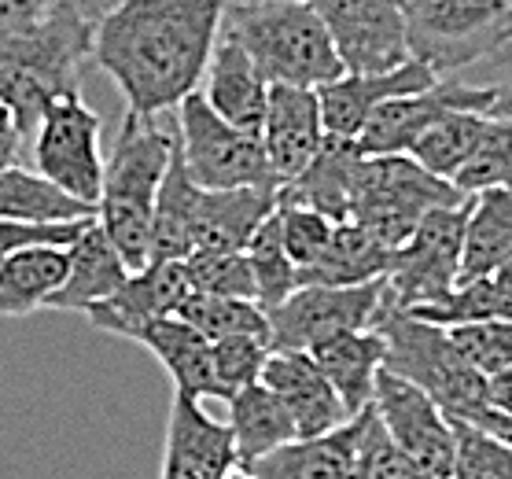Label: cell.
<instances>
[{
	"label": "cell",
	"mask_w": 512,
	"mask_h": 479,
	"mask_svg": "<svg viewBox=\"0 0 512 479\" xmlns=\"http://www.w3.org/2000/svg\"><path fill=\"white\" fill-rule=\"evenodd\" d=\"M222 19L225 0H118L96 19L93 63L129 115L159 118L199 93Z\"/></svg>",
	"instance_id": "cell-1"
},
{
	"label": "cell",
	"mask_w": 512,
	"mask_h": 479,
	"mask_svg": "<svg viewBox=\"0 0 512 479\" xmlns=\"http://www.w3.org/2000/svg\"><path fill=\"white\" fill-rule=\"evenodd\" d=\"M93 4L67 0L26 30L0 37V107L30 137L45 111L63 96L82 93V71L93 59Z\"/></svg>",
	"instance_id": "cell-2"
},
{
	"label": "cell",
	"mask_w": 512,
	"mask_h": 479,
	"mask_svg": "<svg viewBox=\"0 0 512 479\" xmlns=\"http://www.w3.org/2000/svg\"><path fill=\"white\" fill-rule=\"evenodd\" d=\"M376 332L387 339V373L402 376L443 409L454 424H472L512 446V417L490 402V376H483L454 343L450 328L428 325L391 303L380 314Z\"/></svg>",
	"instance_id": "cell-3"
},
{
	"label": "cell",
	"mask_w": 512,
	"mask_h": 479,
	"mask_svg": "<svg viewBox=\"0 0 512 479\" xmlns=\"http://www.w3.org/2000/svg\"><path fill=\"white\" fill-rule=\"evenodd\" d=\"M174 159V129L159 118H122L115 148L104 163V188L96 199V225L115 244L129 273L152 262V214Z\"/></svg>",
	"instance_id": "cell-4"
},
{
	"label": "cell",
	"mask_w": 512,
	"mask_h": 479,
	"mask_svg": "<svg viewBox=\"0 0 512 479\" xmlns=\"http://www.w3.org/2000/svg\"><path fill=\"white\" fill-rule=\"evenodd\" d=\"M222 30L255 59L269 85L325 89L347 74L325 23L306 0L225 4Z\"/></svg>",
	"instance_id": "cell-5"
},
{
	"label": "cell",
	"mask_w": 512,
	"mask_h": 479,
	"mask_svg": "<svg viewBox=\"0 0 512 479\" xmlns=\"http://www.w3.org/2000/svg\"><path fill=\"white\" fill-rule=\"evenodd\" d=\"M409 59L435 78L487 67L512 41V0H402Z\"/></svg>",
	"instance_id": "cell-6"
},
{
	"label": "cell",
	"mask_w": 512,
	"mask_h": 479,
	"mask_svg": "<svg viewBox=\"0 0 512 479\" xmlns=\"http://www.w3.org/2000/svg\"><path fill=\"white\" fill-rule=\"evenodd\" d=\"M465 199L450 181L428 174L409 155H365L354 177L350 222L398 251L431 211L457 207Z\"/></svg>",
	"instance_id": "cell-7"
},
{
	"label": "cell",
	"mask_w": 512,
	"mask_h": 479,
	"mask_svg": "<svg viewBox=\"0 0 512 479\" xmlns=\"http://www.w3.org/2000/svg\"><path fill=\"white\" fill-rule=\"evenodd\" d=\"M177 144L185 155L192 181L207 192H229V188H269L277 192L280 181L266 159L262 137L229 126L207 107V100L192 93L177 107Z\"/></svg>",
	"instance_id": "cell-8"
},
{
	"label": "cell",
	"mask_w": 512,
	"mask_h": 479,
	"mask_svg": "<svg viewBox=\"0 0 512 479\" xmlns=\"http://www.w3.org/2000/svg\"><path fill=\"white\" fill-rule=\"evenodd\" d=\"M468 199L457 207H439L413 229L406 244L395 251L387 273V295L398 310H424L443 303L461 284L465 258Z\"/></svg>",
	"instance_id": "cell-9"
},
{
	"label": "cell",
	"mask_w": 512,
	"mask_h": 479,
	"mask_svg": "<svg viewBox=\"0 0 512 479\" xmlns=\"http://www.w3.org/2000/svg\"><path fill=\"white\" fill-rule=\"evenodd\" d=\"M34 163L45 181L96 211L107 159L100 152V115L85 104L82 93L56 100L37 122Z\"/></svg>",
	"instance_id": "cell-10"
},
{
	"label": "cell",
	"mask_w": 512,
	"mask_h": 479,
	"mask_svg": "<svg viewBox=\"0 0 512 479\" xmlns=\"http://www.w3.org/2000/svg\"><path fill=\"white\" fill-rule=\"evenodd\" d=\"M387 306V281L358 288H295L288 303L269 310V351H314L339 332H369Z\"/></svg>",
	"instance_id": "cell-11"
},
{
	"label": "cell",
	"mask_w": 512,
	"mask_h": 479,
	"mask_svg": "<svg viewBox=\"0 0 512 479\" xmlns=\"http://www.w3.org/2000/svg\"><path fill=\"white\" fill-rule=\"evenodd\" d=\"M347 74H387L409 59L402 0H306Z\"/></svg>",
	"instance_id": "cell-12"
},
{
	"label": "cell",
	"mask_w": 512,
	"mask_h": 479,
	"mask_svg": "<svg viewBox=\"0 0 512 479\" xmlns=\"http://www.w3.org/2000/svg\"><path fill=\"white\" fill-rule=\"evenodd\" d=\"M373 409L376 417H380V424L387 428V435H391V443L420 472H428L431 479L454 476V461H457L454 421L420 387H413L409 380L384 369L380 380H376Z\"/></svg>",
	"instance_id": "cell-13"
},
{
	"label": "cell",
	"mask_w": 512,
	"mask_h": 479,
	"mask_svg": "<svg viewBox=\"0 0 512 479\" xmlns=\"http://www.w3.org/2000/svg\"><path fill=\"white\" fill-rule=\"evenodd\" d=\"M494 107V85L461 82V78H439L424 93L387 100L376 107L369 126L361 129L358 148L361 155H406L420 133L443 118L446 111H483L490 115Z\"/></svg>",
	"instance_id": "cell-14"
},
{
	"label": "cell",
	"mask_w": 512,
	"mask_h": 479,
	"mask_svg": "<svg viewBox=\"0 0 512 479\" xmlns=\"http://www.w3.org/2000/svg\"><path fill=\"white\" fill-rule=\"evenodd\" d=\"M435 82L439 78L417 59H406L402 67L387 74H343L336 82H328L325 89H317L325 133L336 141H358L361 129L369 126V118L376 115V107L387 104V100L424 93Z\"/></svg>",
	"instance_id": "cell-15"
},
{
	"label": "cell",
	"mask_w": 512,
	"mask_h": 479,
	"mask_svg": "<svg viewBox=\"0 0 512 479\" xmlns=\"http://www.w3.org/2000/svg\"><path fill=\"white\" fill-rule=\"evenodd\" d=\"M188 295H192V284H188L185 262H148L144 269L129 273V281L111 299L89 306L85 317L100 332L137 339L144 325H152L159 317H177Z\"/></svg>",
	"instance_id": "cell-16"
},
{
	"label": "cell",
	"mask_w": 512,
	"mask_h": 479,
	"mask_svg": "<svg viewBox=\"0 0 512 479\" xmlns=\"http://www.w3.org/2000/svg\"><path fill=\"white\" fill-rule=\"evenodd\" d=\"M240 465L233 432L199 406V398L174 395L159 479H222Z\"/></svg>",
	"instance_id": "cell-17"
},
{
	"label": "cell",
	"mask_w": 512,
	"mask_h": 479,
	"mask_svg": "<svg viewBox=\"0 0 512 479\" xmlns=\"http://www.w3.org/2000/svg\"><path fill=\"white\" fill-rule=\"evenodd\" d=\"M262 148L273 166L277 181L299 177L314 155L325 148L328 133L321 122V100L317 89H295V85H269L266 118H262Z\"/></svg>",
	"instance_id": "cell-18"
},
{
	"label": "cell",
	"mask_w": 512,
	"mask_h": 479,
	"mask_svg": "<svg viewBox=\"0 0 512 479\" xmlns=\"http://www.w3.org/2000/svg\"><path fill=\"white\" fill-rule=\"evenodd\" d=\"M262 384L284 402L295 421V439H321L350 421L339 395L306 351H269Z\"/></svg>",
	"instance_id": "cell-19"
},
{
	"label": "cell",
	"mask_w": 512,
	"mask_h": 479,
	"mask_svg": "<svg viewBox=\"0 0 512 479\" xmlns=\"http://www.w3.org/2000/svg\"><path fill=\"white\" fill-rule=\"evenodd\" d=\"M273 211H277V192L269 188H229V192L203 188L196 218H192V255L247 251V244L273 218Z\"/></svg>",
	"instance_id": "cell-20"
},
{
	"label": "cell",
	"mask_w": 512,
	"mask_h": 479,
	"mask_svg": "<svg viewBox=\"0 0 512 479\" xmlns=\"http://www.w3.org/2000/svg\"><path fill=\"white\" fill-rule=\"evenodd\" d=\"M199 96L207 100V107L218 118H225L229 126L244 129V133H262V118H266V100H269V82L255 67V59L247 56L244 48L236 45L233 37L225 34L214 45V56L207 63V78Z\"/></svg>",
	"instance_id": "cell-21"
},
{
	"label": "cell",
	"mask_w": 512,
	"mask_h": 479,
	"mask_svg": "<svg viewBox=\"0 0 512 479\" xmlns=\"http://www.w3.org/2000/svg\"><path fill=\"white\" fill-rule=\"evenodd\" d=\"M358 141H336L328 137L325 148L314 155L299 177H291L277 188L280 207H303V211L325 214L328 222H350V196H354V177L361 166Z\"/></svg>",
	"instance_id": "cell-22"
},
{
	"label": "cell",
	"mask_w": 512,
	"mask_h": 479,
	"mask_svg": "<svg viewBox=\"0 0 512 479\" xmlns=\"http://www.w3.org/2000/svg\"><path fill=\"white\" fill-rule=\"evenodd\" d=\"M325 373L332 391L339 395L347 417H358L373 406L376 380L387 362V339L369 328V332H339V336L321 339L314 351H306Z\"/></svg>",
	"instance_id": "cell-23"
},
{
	"label": "cell",
	"mask_w": 512,
	"mask_h": 479,
	"mask_svg": "<svg viewBox=\"0 0 512 479\" xmlns=\"http://www.w3.org/2000/svg\"><path fill=\"white\" fill-rule=\"evenodd\" d=\"M129 281V266L107 240V233L96 225V218L74 236L67 247V277L63 288L52 295L48 310H67V314H85L89 306L104 303Z\"/></svg>",
	"instance_id": "cell-24"
},
{
	"label": "cell",
	"mask_w": 512,
	"mask_h": 479,
	"mask_svg": "<svg viewBox=\"0 0 512 479\" xmlns=\"http://www.w3.org/2000/svg\"><path fill=\"white\" fill-rule=\"evenodd\" d=\"M140 347L159 358L170 380H174V395L188 398H218V380H214V354H210V339L199 336L196 328L181 321V317H159L152 325L137 332Z\"/></svg>",
	"instance_id": "cell-25"
},
{
	"label": "cell",
	"mask_w": 512,
	"mask_h": 479,
	"mask_svg": "<svg viewBox=\"0 0 512 479\" xmlns=\"http://www.w3.org/2000/svg\"><path fill=\"white\" fill-rule=\"evenodd\" d=\"M395 251L354 222H339L325 255L299 273V288H358V284L387 281Z\"/></svg>",
	"instance_id": "cell-26"
},
{
	"label": "cell",
	"mask_w": 512,
	"mask_h": 479,
	"mask_svg": "<svg viewBox=\"0 0 512 479\" xmlns=\"http://www.w3.org/2000/svg\"><path fill=\"white\" fill-rule=\"evenodd\" d=\"M67 277V247H23L0 258V317H30L52 303Z\"/></svg>",
	"instance_id": "cell-27"
},
{
	"label": "cell",
	"mask_w": 512,
	"mask_h": 479,
	"mask_svg": "<svg viewBox=\"0 0 512 479\" xmlns=\"http://www.w3.org/2000/svg\"><path fill=\"white\" fill-rule=\"evenodd\" d=\"M354 439L358 424L350 417L339 432L321 439H295L247 468L255 472V479H354Z\"/></svg>",
	"instance_id": "cell-28"
},
{
	"label": "cell",
	"mask_w": 512,
	"mask_h": 479,
	"mask_svg": "<svg viewBox=\"0 0 512 479\" xmlns=\"http://www.w3.org/2000/svg\"><path fill=\"white\" fill-rule=\"evenodd\" d=\"M512 258V188H490L468 196L461 284L483 281Z\"/></svg>",
	"instance_id": "cell-29"
},
{
	"label": "cell",
	"mask_w": 512,
	"mask_h": 479,
	"mask_svg": "<svg viewBox=\"0 0 512 479\" xmlns=\"http://www.w3.org/2000/svg\"><path fill=\"white\" fill-rule=\"evenodd\" d=\"M229 432H233L240 465H255L258 457L295 443V421L262 380L229 398Z\"/></svg>",
	"instance_id": "cell-30"
},
{
	"label": "cell",
	"mask_w": 512,
	"mask_h": 479,
	"mask_svg": "<svg viewBox=\"0 0 512 479\" xmlns=\"http://www.w3.org/2000/svg\"><path fill=\"white\" fill-rule=\"evenodd\" d=\"M203 188L192 181L174 133V159L166 166L163 188L152 214V262H185L192 255V218Z\"/></svg>",
	"instance_id": "cell-31"
},
{
	"label": "cell",
	"mask_w": 512,
	"mask_h": 479,
	"mask_svg": "<svg viewBox=\"0 0 512 479\" xmlns=\"http://www.w3.org/2000/svg\"><path fill=\"white\" fill-rule=\"evenodd\" d=\"M85 218H96L93 207L78 203L41 174H30L23 166H12V170L0 174V222L59 225L85 222Z\"/></svg>",
	"instance_id": "cell-32"
},
{
	"label": "cell",
	"mask_w": 512,
	"mask_h": 479,
	"mask_svg": "<svg viewBox=\"0 0 512 479\" xmlns=\"http://www.w3.org/2000/svg\"><path fill=\"white\" fill-rule=\"evenodd\" d=\"M487 118L483 111H446L443 118H435L424 133H420L413 148H409V159L420 163L428 174L443 177L454 185L457 174L472 163L479 141H483V129H487Z\"/></svg>",
	"instance_id": "cell-33"
},
{
	"label": "cell",
	"mask_w": 512,
	"mask_h": 479,
	"mask_svg": "<svg viewBox=\"0 0 512 479\" xmlns=\"http://www.w3.org/2000/svg\"><path fill=\"white\" fill-rule=\"evenodd\" d=\"M181 321L196 328L210 343L233 336H251L269 343V317L255 299H214V295H188L177 310Z\"/></svg>",
	"instance_id": "cell-34"
},
{
	"label": "cell",
	"mask_w": 512,
	"mask_h": 479,
	"mask_svg": "<svg viewBox=\"0 0 512 479\" xmlns=\"http://www.w3.org/2000/svg\"><path fill=\"white\" fill-rule=\"evenodd\" d=\"M247 262H251V273H255V303L266 314L295 295V288H299V269H295V262L284 251L277 211L258 229L255 240L247 244Z\"/></svg>",
	"instance_id": "cell-35"
},
{
	"label": "cell",
	"mask_w": 512,
	"mask_h": 479,
	"mask_svg": "<svg viewBox=\"0 0 512 479\" xmlns=\"http://www.w3.org/2000/svg\"><path fill=\"white\" fill-rule=\"evenodd\" d=\"M454 188L461 196H479L490 188H512V122L509 118H487L483 141H479L472 163L457 174Z\"/></svg>",
	"instance_id": "cell-36"
},
{
	"label": "cell",
	"mask_w": 512,
	"mask_h": 479,
	"mask_svg": "<svg viewBox=\"0 0 512 479\" xmlns=\"http://www.w3.org/2000/svg\"><path fill=\"white\" fill-rule=\"evenodd\" d=\"M185 273L192 295H214V299H255V273L247 262V251L233 255H192L185 258Z\"/></svg>",
	"instance_id": "cell-37"
},
{
	"label": "cell",
	"mask_w": 512,
	"mask_h": 479,
	"mask_svg": "<svg viewBox=\"0 0 512 479\" xmlns=\"http://www.w3.org/2000/svg\"><path fill=\"white\" fill-rule=\"evenodd\" d=\"M214 354V380H218V398H233L236 391L258 384L269 358V343L251 336H233L210 343Z\"/></svg>",
	"instance_id": "cell-38"
},
{
	"label": "cell",
	"mask_w": 512,
	"mask_h": 479,
	"mask_svg": "<svg viewBox=\"0 0 512 479\" xmlns=\"http://www.w3.org/2000/svg\"><path fill=\"white\" fill-rule=\"evenodd\" d=\"M277 222H280V240L284 251L295 262V269L303 273L325 255L328 240L336 233V222H328L325 214L303 211V207H280L277 203Z\"/></svg>",
	"instance_id": "cell-39"
},
{
	"label": "cell",
	"mask_w": 512,
	"mask_h": 479,
	"mask_svg": "<svg viewBox=\"0 0 512 479\" xmlns=\"http://www.w3.org/2000/svg\"><path fill=\"white\" fill-rule=\"evenodd\" d=\"M454 343L483 376H498L512 369V321H487V325L450 328Z\"/></svg>",
	"instance_id": "cell-40"
},
{
	"label": "cell",
	"mask_w": 512,
	"mask_h": 479,
	"mask_svg": "<svg viewBox=\"0 0 512 479\" xmlns=\"http://www.w3.org/2000/svg\"><path fill=\"white\" fill-rule=\"evenodd\" d=\"M93 222V218H85V222H59V225H15V222H0V258L15 255V251H23V247H70L74 244V236L82 233L85 225Z\"/></svg>",
	"instance_id": "cell-41"
},
{
	"label": "cell",
	"mask_w": 512,
	"mask_h": 479,
	"mask_svg": "<svg viewBox=\"0 0 512 479\" xmlns=\"http://www.w3.org/2000/svg\"><path fill=\"white\" fill-rule=\"evenodd\" d=\"M59 4H67V0H0V37L34 26L37 19L56 12ZM85 4H93V0H85Z\"/></svg>",
	"instance_id": "cell-42"
},
{
	"label": "cell",
	"mask_w": 512,
	"mask_h": 479,
	"mask_svg": "<svg viewBox=\"0 0 512 479\" xmlns=\"http://www.w3.org/2000/svg\"><path fill=\"white\" fill-rule=\"evenodd\" d=\"M19 155H23V133L15 126V118L0 107V174L19 166Z\"/></svg>",
	"instance_id": "cell-43"
},
{
	"label": "cell",
	"mask_w": 512,
	"mask_h": 479,
	"mask_svg": "<svg viewBox=\"0 0 512 479\" xmlns=\"http://www.w3.org/2000/svg\"><path fill=\"white\" fill-rule=\"evenodd\" d=\"M490 402H494V409H501L505 417H512V369L490 376Z\"/></svg>",
	"instance_id": "cell-44"
},
{
	"label": "cell",
	"mask_w": 512,
	"mask_h": 479,
	"mask_svg": "<svg viewBox=\"0 0 512 479\" xmlns=\"http://www.w3.org/2000/svg\"><path fill=\"white\" fill-rule=\"evenodd\" d=\"M490 85H494V107H490V115L509 118L512 122V74L509 78H501V82H490Z\"/></svg>",
	"instance_id": "cell-45"
},
{
	"label": "cell",
	"mask_w": 512,
	"mask_h": 479,
	"mask_svg": "<svg viewBox=\"0 0 512 479\" xmlns=\"http://www.w3.org/2000/svg\"><path fill=\"white\" fill-rule=\"evenodd\" d=\"M479 71H483V74H494V78H509V74H512V41L505 48H501L498 56L490 59L487 67H479Z\"/></svg>",
	"instance_id": "cell-46"
},
{
	"label": "cell",
	"mask_w": 512,
	"mask_h": 479,
	"mask_svg": "<svg viewBox=\"0 0 512 479\" xmlns=\"http://www.w3.org/2000/svg\"><path fill=\"white\" fill-rule=\"evenodd\" d=\"M490 281H494V288H498L501 299L512 306V258L498 269V273H490Z\"/></svg>",
	"instance_id": "cell-47"
},
{
	"label": "cell",
	"mask_w": 512,
	"mask_h": 479,
	"mask_svg": "<svg viewBox=\"0 0 512 479\" xmlns=\"http://www.w3.org/2000/svg\"><path fill=\"white\" fill-rule=\"evenodd\" d=\"M222 479H255V472H251V468H247V465H236L233 472H225Z\"/></svg>",
	"instance_id": "cell-48"
},
{
	"label": "cell",
	"mask_w": 512,
	"mask_h": 479,
	"mask_svg": "<svg viewBox=\"0 0 512 479\" xmlns=\"http://www.w3.org/2000/svg\"><path fill=\"white\" fill-rule=\"evenodd\" d=\"M225 4H255V0H225Z\"/></svg>",
	"instance_id": "cell-49"
}]
</instances>
